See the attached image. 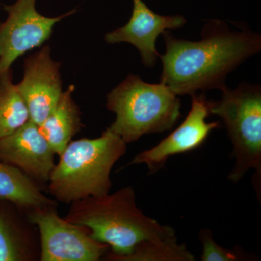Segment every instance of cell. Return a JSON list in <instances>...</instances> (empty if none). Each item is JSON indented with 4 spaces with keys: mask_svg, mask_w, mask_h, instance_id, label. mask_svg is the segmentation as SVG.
<instances>
[{
    "mask_svg": "<svg viewBox=\"0 0 261 261\" xmlns=\"http://www.w3.org/2000/svg\"><path fill=\"white\" fill-rule=\"evenodd\" d=\"M166 51L161 82L176 95L226 87L225 80L249 58L260 53L261 37L250 29L232 31L220 20H211L201 32L202 39H177L169 30L162 32Z\"/></svg>",
    "mask_w": 261,
    "mask_h": 261,
    "instance_id": "obj_1",
    "label": "cell"
},
{
    "mask_svg": "<svg viewBox=\"0 0 261 261\" xmlns=\"http://www.w3.org/2000/svg\"><path fill=\"white\" fill-rule=\"evenodd\" d=\"M70 205L64 219L87 228L92 238L111 249L103 260L117 261L145 242L177 241L172 227L159 224L138 208L130 186L112 195L86 197Z\"/></svg>",
    "mask_w": 261,
    "mask_h": 261,
    "instance_id": "obj_2",
    "label": "cell"
},
{
    "mask_svg": "<svg viewBox=\"0 0 261 261\" xmlns=\"http://www.w3.org/2000/svg\"><path fill=\"white\" fill-rule=\"evenodd\" d=\"M126 149V142L109 127L98 138L70 141L51 171L49 193L67 205L107 195L112 187V168Z\"/></svg>",
    "mask_w": 261,
    "mask_h": 261,
    "instance_id": "obj_3",
    "label": "cell"
},
{
    "mask_svg": "<svg viewBox=\"0 0 261 261\" xmlns=\"http://www.w3.org/2000/svg\"><path fill=\"white\" fill-rule=\"evenodd\" d=\"M106 107L116 115L109 128L126 144L171 129L181 116L180 99L168 86L147 83L135 75L108 94Z\"/></svg>",
    "mask_w": 261,
    "mask_h": 261,
    "instance_id": "obj_4",
    "label": "cell"
},
{
    "mask_svg": "<svg viewBox=\"0 0 261 261\" xmlns=\"http://www.w3.org/2000/svg\"><path fill=\"white\" fill-rule=\"evenodd\" d=\"M221 91V99L211 101L210 111L224 122L232 143L235 163L228 179L238 183L253 168L254 185L258 193L261 177L260 87L243 83L233 89L226 86Z\"/></svg>",
    "mask_w": 261,
    "mask_h": 261,
    "instance_id": "obj_5",
    "label": "cell"
},
{
    "mask_svg": "<svg viewBox=\"0 0 261 261\" xmlns=\"http://www.w3.org/2000/svg\"><path fill=\"white\" fill-rule=\"evenodd\" d=\"M25 214L39 232L41 261H98L109 252L110 247L92 238L87 228L60 217L56 206Z\"/></svg>",
    "mask_w": 261,
    "mask_h": 261,
    "instance_id": "obj_6",
    "label": "cell"
},
{
    "mask_svg": "<svg viewBox=\"0 0 261 261\" xmlns=\"http://www.w3.org/2000/svg\"><path fill=\"white\" fill-rule=\"evenodd\" d=\"M36 2L17 0L13 5L4 6L8 18L0 23V76L11 69L20 56L47 42L55 25L75 12L73 10L55 18L46 17L36 9Z\"/></svg>",
    "mask_w": 261,
    "mask_h": 261,
    "instance_id": "obj_7",
    "label": "cell"
},
{
    "mask_svg": "<svg viewBox=\"0 0 261 261\" xmlns=\"http://www.w3.org/2000/svg\"><path fill=\"white\" fill-rule=\"evenodd\" d=\"M191 97V109L181 124L157 145L136 155L128 166L144 163L148 168L149 174H154L164 167L171 156L200 147L211 132L220 127L219 121H206L211 115V101L205 94H195Z\"/></svg>",
    "mask_w": 261,
    "mask_h": 261,
    "instance_id": "obj_8",
    "label": "cell"
},
{
    "mask_svg": "<svg viewBox=\"0 0 261 261\" xmlns=\"http://www.w3.org/2000/svg\"><path fill=\"white\" fill-rule=\"evenodd\" d=\"M16 87L28 108L31 121L38 126L42 124L63 92L61 63L51 58L49 45L27 57L23 79Z\"/></svg>",
    "mask_w": 261,
    "mask_h": 261,
    "instance_id": "obj_9",
    "label": "cell"
},
{
    "mask_svg": "<svg viewBox=\"0 0 261 261\" xmlns=\"http://www.w3.org/2000/svg\"><path fill=\"white\" fill-rule=\"evenodd\" d=\"M55 154L39 126L31 120L0 140V161L18 168L39 185L49 182Z\"/></svg>",
    "mask_w": 261,
    "mask_h": 261,
    "instance_id": "obj_10",
    "label": "cell"
},
{
    "mask_svg": "<svg viewBox=\"0 0 261 261\" xmlns=\"http://www.w3.org/2000/svg\"><path fill=\"white\" fill-rule=\"evenodd\" d=\"M133 4L129 21L107 33L105 40L108 44L125 42L132 44L140 51L143 65L152 68L159 58L155 44L160 34L165 30L184 27L187 20L181 15L157 14L142 0H133Z\"/></svg>",
    "mask_w": 261,
    "mask_h": 261,
    "instance_id": "obj_11",
    "label": "cell"
},
{
    "mask_svg": "<svg viewBox=\"0 0 261 261\" xmlns=\"http://www.w3.org/2000/svg\"><path fill=\"white\" fill-rule=\"evenodd\" d=\"M37 229L23 211L0 200V261L40 260Z\"/></svg>",
    "mask_w": 261,
    "mask_h": 261,
    "instance_id": "obj_12",
    "label": "cell"
},
{
    "mask_svg": "<svg viewBox=\"0 0 261 261\" xmlns=\"http://www.w3.org/2000/svg\"><path fill=\"white\" fill-rule=\"evenodd\" d=\"M75 87L70 85L63 91L59 100L39 130L56 154L61 155L82 127L80 108L73 98Z\"/></svg>",
    "mask_w": 261,
    "mask_h": 261,
    "instance_id": "obj_13",
    "label": "cell"
},
{
    "mask_svg": "<svg viewBox=\"0 0 261 261\" xmlns=\"http://www.w3.org/2000/svg\"><path fill=\"white\" fill-rule=\"evenodd\" d=\"M0 200L8 201L25 214L34 209L57 206L43 194L40 185L20 169L0 161Z\"/></svg>",
    "mask_w": 261,
    "mask_h": 261,
    "instance_id": "obj_14",
    "label": "cell"
},
{
    "mask_svg": "<svg viewBox=\"0 0 261 261\" xmlns=\"http://www.w3.org/2000/svg\"><path fill=\"white\" fill-rule=\"evenodd\" d=\"M30 120L28 108L13 83V70L0 76V140Z\"/></svg>",
    "mask_w": 261,
    "mask_h": 261,
    "instance_id": "obj_15",
    "label": "cell"
},
{
    "mask_svg": "<svg viewBox=\"0 0 261 261\" xmlns=\"http://www.w3.org/2000/svg\"><path fill=\"white\" fill-rule=\"evenodd\" d=\"M195 257L186 246L177 241L145 242L128 255L117 261H194Z\"/></svg>",
    "mask_w": 261,
    "mask_h": 261,
    "instance_id": "obj_16",
    "label": "cell"
},
{
    "mask_svg": "<svg viewBox=\"0 0 261 261\" xmlns=\"http://www.w3.org/2000/svg\"><path fill=\"white\" fill-rule=\"evenodd\" d=\"M202 244V261H238L243 257L239 252L231 251L220 246L215 242L212 231L208 228H203L199 233Z\"/></svg>",
    "mask_w": 261,
    "mask_h": 261,
    "instance_id": "obj_17",
    "label": "cell"
}]
</instances>
